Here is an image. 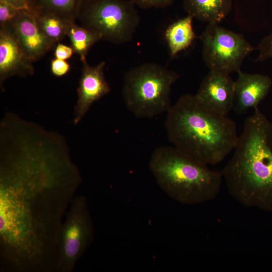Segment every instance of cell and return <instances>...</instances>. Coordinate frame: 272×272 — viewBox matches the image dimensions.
Returning <instances> with one entry per match:
<instances>
[{"label": "cell", "mask_w": 272, "mask_h": 272, "mask_svg": "<svg viewBox=\"0 0 272 272\" xmlns=\"http://www.w3.org/2000/svg\"><path fill=\"white\" fill-rule=\"evenodd\" d=\"M8 26L27 58L31 62L41 58L56 44L39 28L34 13L29 9L21 10Z\"/></svg>", "instance_id": "9"}, {"label": "cell", "mask_w": 272, "mask_h": 272, "mask_svg": "<svg viewBox=\"0 0 272 272\" xmlns=\"http://www.w3.org/2000/svg\"><path fill=\"white\" fill-rule=\"evenodd\" d=\"M10 4L19 9H29V0H0Z\"/></svg>", "instance_id": "24"}, {"label": "cell", "mask_w": 272, "mask_h": 272, "mask_svg": "<svg viewBox=\"0 0 272 272\" xmlns=\"http://www.w3.org/2000/svg\"><path fill=\"white\" fill-rule=\"evenodd\" d=\"M61 224L39 218L20 189L0 177V238L7 248L26 256L48 254L57 247Z\"/></svg>", "instance_id": "3"}, {"label": "cell", "mask_w": 272, "mask_h": 272, "mask_svg": "<svg viewBox=\"0 0 272 272\" xmlns=\"http://www.w3.org/2000/svg\"><path fill=\"white\" fill-rule=\"evenodd\" d=\"M193 19L187 15L171 24L165 30L164 37L171 58L189 48L197 37L192 26Z\"/></svg>", "instance_id": "15"}, {"label": "cell", "mask_w": 272, "mask_h": 272, "mask_svg": "<svg viewBox=\"0 0 272 272\" xmlns=\"http://www.w3.org/2000/svg\"><path fill=\"white\" fill-rule=\"evenodd\" d=\"M74 50L72 47L60 43H57L54 49V56L56 58L66 60L73 55Z\"/></svg>", "instance_id": "23"}, {"label": "cell", "mask_w": 272, "mask_h": 272, "mask_svg": "<svg viewBox=\"0 0 272 272\" xmlns=\"http://www.w3.org/2000/svg\"><path fill=\"white\" fill-rule=\"evenodd\" d=\"M232 0H183L187 15L208 24H218L230 12Z\"/></svg>", "instance_id": "14"}, {"label": "cell", "mask_w": 272, "mask_h": 272, "mask_svg": "<svg viewBox=\"0 0 272 272\" xmlns=\"http://www.w3.org/2000/svg\"><path fill=\"white\" fill-rule=\"evenodd\" d=\"M93 227L85 197L72 199L65 221L61 224L58 241L56 268L72 272L91 242Z\"/></svg>", "instance_id": "8"}, {"label": "cell", "mask_w": 272, "mask_h": 272, "mask_svg": "<svg viewBox=\"0 0 272 272\" xmlns=\"http://www.w3.org/2000/svg\"><path fill=\"white\" fill-rule=\"evenodd\" d=\"M179 78L177 73L156 63L131 68L124 74L122 88L126 108L138 118L167 113L172 106V87Z\"/></svg>", "instance_id": "5"}, {"label": "cell", "mask_w": 272, "mask_h": 272, "mask_svg": "<svg viewBox=\"0 0 272 272\" xmlns=\"http://www.w3.org/2000/svg\"><path fill=\"white\" fill-rule=\"evenodd\" d=\"M149 167L159 187L170 198L184 205L214 199L223 180L221 172L186 155L174 146H160L151 156Z\"/></svg>", "instance_id": "4"}, {"label": "cell", "mask_w": 272, "mask_h": 272, "mask_svg": "<svg viewBox=\"0 0 272 272\" xmlns=\"http://www.w3.org/2000/svg\"><path fill=\"white\" fill-rule=\"evenodd\" d=\"M81 2V0H29V10L35 14L54 15L75 22Z\"/></svg>", "instance_id": "16"}, {"label": "cell", "mask_w": 272, "mask_h": 272, "mask_svg": "<svg viewBox=\"0 0 272 272\" xmlns=\"http://www.w3.org/2000/svg\"><path fill=\"white\" fill-rule=\"evenodd\" d=\"M66 36L70 39L74 52L79 55L82 62L86 60V57L90 48L102 40L95 32L73 22H70L68 25Z\"/></svg>", "instance_id": "17"}, {"label": "cell", "mask_w": 272, "mask_h": 272, "mask_svg": "<svg viewBox=\"0 0 272 272\" xmlns=\"http://www.w3.org/2000/svg\"><path fill=\"white\" fill-rule=\"evenodd\" d=\"M238 73L234 81V110L243 114L249 109L258 107L266 97L272 85L270 78L265 75L242 72Z\"/></svg>", "instance_id": "12"}, {"label": "cell", "mask_w": 272, "mask_h": 272, "mask_svg": "<svg viewBox=\"0 0 272 272\" xmlns=\"http://www.w3.org/2000/svg\"><path fill=\"white\" fill-rule=\"evenodd\" d=\"M165 125L174 147L207 165L222 162L233 151L239 137L232 119L210 111L190 94L182 95L172 105Z\"/></svg>", "instance_id": "2"}, {"label": "cell", "mask_w": 272, "mask_h": 272, "mask_svg": "<svg viewBox=\"0 0 272 272\" xmlns=\"http://www.w3.org/2000/svg\"><path fill=\"white\" fill-rule=\"evenodd\" d=\"M81 76L77 89L78 99L75 107L74 125L84 117L91 105L111 91L104 74L105 62L92 66L82 62Z\"/></svg>", "instance_id": "11"}, {"label": "cell", "mask_w": 272, "mask_h": 272, "mask_svg": "<svg viewBox=\"0 0 272 272\" xmlns=\"http://www.w3.org/2000/svg\"><path fill=\"white\" fill-rule=\"evenodd\" d=\"M33 13L41 31L55 44L66 36L68 25L71 22L54 15Z\"/></svg>", "instance_id": "18"}, {"label": "cell", "mask_w": 272, "mask_h": 272, "mask_svg": "<svg viewBox=\"0 0 272 272\" xmlns=\"http://www.w3.org/2000/svg\"><path fill=\"white\" fill-rule=\"evenodd\" d=\"M194 96L210 111L227 116L234 107V81L229 75L210 71Z\"/></svg>", "instance_id": "10"}, {"label": "cell", "mask_w": 272, "mask_h": 272, "mask_svg": "<svg viewBox=\"0 0 272 272\" xmlns=\"http://www.w3.org/2000/svg\"><path fill=\"white\" fill-rule=\"evenodd\" d=\"M70 69V65L65 60L54 58L51 61L50 70L52 74L57 77L66 75Z\"/></svg>", "instance_id": "22"}, {"label": "cell", "mask_w": 272, "mask_h": 272, "mask_svg": "<svg viewBox=\"0 0 272 272\" xmlns=\"http://www.w3.org/2000/svg\"><path fill=\"white\" fill-rule=\"evenodd\" d=\"M199 38L203 60L210 71L228 75L240 71L244 60L257 48L242 34L217 23L208 24Z\"/></svg>", "instance_id": "7"}, {"label": "cell", "mask_w": 272, "mask_h": 272, "mask_svg": "<svg viewBox=\"0 0 272 272\" xmlns=\"http://www.w3.org/2000/svg\"><path fill=\"white\" fill-rule=\"evenodd\" d=\"M135 6L142 9L164 8L173 4L174 0H130Z\"/></svg>", "instance_id": "21"}, {"label": "cell", "mask_w": 272, "mask_h": 272, "mask_svg": "<svg viewBox=\"0 0 272 272\" xmlns=\"http://www.w3.org/2000/svg\"><path fill=\"white\" fill-rule=\"evenodd\" d=\"M20 10L10 4L0 1V28L12 21Z\"/></svg>", "instance_id": "19"}, {"label": "cell", "mask_w": 272, "mask_h": 272, "mask_svg": "<svg viewBox=\"0 0 272 272\" xmlns=\"http://www.w3.org/2000/svg\"><path fill=\"white\" fill-rule=\"evenodd\" d=\"M233 151L221 171L229 194L246 207L272 210V122L258 107Z\"/></svg>", "instance_id": "1"}, {"label": "cell", "mask_w": 272, "mask_h": 272, "mask_svg": "<svg viewBox=\"0 0 272 272\" xmlns=\"http://www.w3.org/2000/svg\"><path fill=\"white\" fill-rule=\"evenodd\" d=\"M77 19L102 40L121 44L133 39L140 18L130 0H81Z\"/></svg>", "instance_id": "6"}, {"label": "cell", "mask_w": 272, "mask_h": 272, "mask_svg": "<svg viewBox=\"0 0 272 272\" xmlns=\"http://www.w3.org/2000/svg\"><path fill=\"white\" fill-rule=\"evenodd\" d=\"M26 57L12 32L5 26L0 28V84L13 76L33 75L34 68Z\"/></svg>", "instance_id": "13"}, {"label": "cell", "mask_w": 272, "mask_h": 272, "mask_svg": "<svg viewBox=\"0 0 272 272\" xmlns=\"http://www.w3.org/2000/svg\"><path fill=\"white\" fill-rule=\"evenodd\" d=\"M257 49L259 51V53L255 62L263 61L272 58V32L261 40Z\"/></svg>", "instance_id": "20"}]
</instances>
